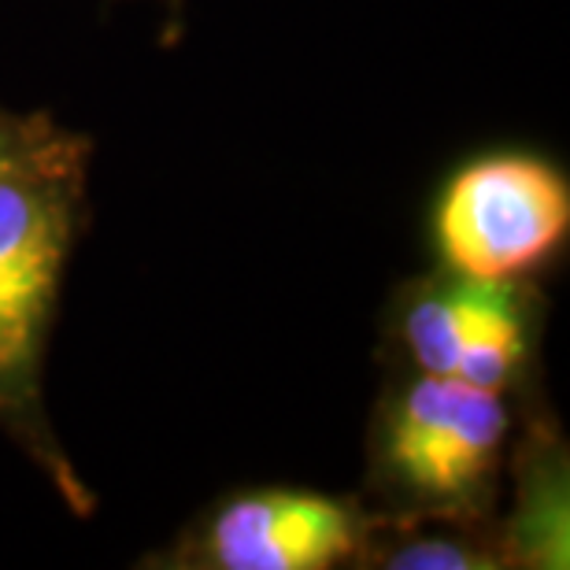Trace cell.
<instances>
[{
	"label": "cell",
	"instance_id": "1",
	"mask_svg": "<svg viewBox=\"0 0 570 570\" xmlns=\"http://www.w3.org/2000/svg\"><path fill=\"white\" fill-rule=\"evenodd\" d=\"M94 141L56 127L0 167V430L30 455L75 515L97 497L60 449L45 407V352L60 307L63 271L86 230Z\"/></svg>",
	"mask_w": 570,
	"mask_h": 570
},
{
	"label": "cell",
	"instance_id": "5",
	"mask_svg": "<svg viewBox=\"0 0 570 570\" xmlns=\"http://www.w3.org/2000/svg\"><path fill=\"white\" fill-rule=\"evenodd\" d=\"M385 519L363 497L301 485L234 489L204 508L148 567L175 570H330L363 567Z\"/></svg>",
	"mask_w": 570,
	"mask_h": 570
},
{
	"label": "cell",
	"instance_id": "3",
	"mask_svg": "<svg viewBox=\"0 0 570 570\" xmlns=\"http://www.w3.org/2000/svg\"><path fill=\"white\" fill-rule=\"evenodd\" d=\"M544 312L533 282H485L433 267L393 289L382 312V360L393 371L527 401L538 385Z\"/></svg>",
	"mask_w": 570,
	"mask_h": 570
},
{
	"label": "cell",
	"instance_id": "4",
	"mask_svg": "<svg viewBox=\"0 0 570 570\" xmlns=\"http://www.w3.org/2000/svg\"><path fill=\"white\" fill-rule=\"evenodd\" d=\"M426 242L438 267L485 282H533L570 242V181L530 148H489L441 178Z\"/></svg>",
	"mask_w": 570,
	"mask_h": 570
},
{
	"label": "cell",
	"instance_id": "7",
	"mask_svg": "<svg viewBox=\"0 0 570 570\" xmlns=\"http://www.w3.org/2000/svg\"><path fill=\"white\" fill-rule=\"evenodd\" d=\"M167 4V16H170V30L164 33V41L170 45L178 38V27H181V4H186V0H164Z\"/></svg>",
	"mask_w": 570,
	"mask_h": 570
},
{
	"label": "cell",
	"instance_id": "6",
	"mask_svg": "<svg viewBox=\"0 0 570 570\" xmlns=\"http://www.w3.org/2000/svg\"><path fill=\"white\" fill-rule=\"evenodd\" d=\"M60 127L49 111H8L0 108V167L11 164V159H19L22 153H30L33 145L45 141L49 134Z\"/></svg>",
	"mask_w": 570,
	"mask_h": 570
},
{
	"label": "cell",
	"instance_id": "2",
	"mask_svg": "<svg viewBox=\"0 0 570 570\" xmlns=\"http://www.w3.org/2000/svg\"><path fill=\"white\" fill-rule=\"evenodd\" d=\"M508 441L504 393L393 371L374 401L363 500L390 527L485 530L500 504Z\"/></svg>",
	"mask_w": 570,
	"mask_h": 570
}]
</instances>
